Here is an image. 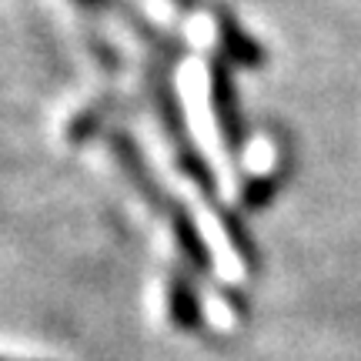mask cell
I'll return each mask as SVG.
<instances>
[{
    "label": "cell",
    "instance_id": "obj_1",
    "mask_svg": "<svg viewBox=\"0 0 361 361\" xmlns=\"http://www.w3.org/2000/svg\"><path fill=\"white\" fill-rule=\"evenodd\" d=\"M0 361H7V358H0Z\"/></svg>",
    "mask_w": 361,
    "mask_h": 361
}]
</instances>
